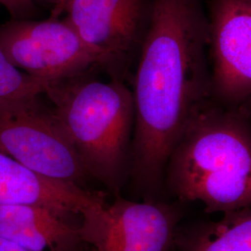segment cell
<instances>
[{
  "instance_id": "4fadbf2b",
  "label": "cell",
  "mask_w": 251,
  "mask_h": 251,
  "mask_svg": "<svg viewBox=\"0 0 251 251\" xmlns=\"http://www.w3.org/2000/svg\"><path fill=\"white\" fill-rule=\"evenodd\" d=\"M12 19H29L34 15L36 7L34 0H0Z\"/></svg>"
},
{
  "instance_id": "9a60e30c",
  "label": "cell",
  "mask_w": 251,
  "mask_h": 251,
  "mask_svg": "<svg viewBox=\"0 0 251 251\" xmlns=\"http://www.w3.org/2000/svg\"><path fill=\"white\" fill-rule=\"evenodd\" d=\"M49 2L52 9H51V15L50 18H59L61 15H63V6L65 3V0H45Z\"/></svg>"
},
{
  "instance_id": "3957f363",
  "label": "cell",
  "mask_w": 251,
  "mask_h": 251,
  "mask_svg": "<svg viewBox=\"0 0 251 251\" xmlns=\"http://www.w3.org/2000/svg\"><path fill=\"white\" fill-rule=\"evenodd\" d=\"M85 75L50 84L44 94L90 177L117 192L129 168L132 91L123 79L97 80Z\"/></svg>"
},
{
  "instance_id": "52a82bcc",
  "label": "cell",
  "mask_w": 251,
  "mask_h": 251,
  "mask_svg": "<svg viewBox=\"0 0 251 251\" xmlns=\"http://www.w3.org/2000/svg\"><path fill=\"white\" fill-rule=\"evenodd\" d=\"M207 23L212 99L240 106L251 94V0H212Z\"/></svg>"
},
{
  "instance_id": "30bf717a",
  "label": "cell",
  "mask_w": 251,
  "mask_h": 251,
  "mask_svg": "<svg viewBox=\"0 0 251 251\" xmlns=\"http://www.w3.org/2000/svg\"><path fill=\"white\" fill-rule=\"evenodd\" d=\"M0 237L31 251H78L84 236L81 225L45 206L0 205Z\"/></svg>"
},
{
  "instance_id": "7a4b0ae2",
  "label": "cell",
  "mask_w": 251,
  "mask_h": 251,
  "mask_svg": "<svg viewBox=\"0 0 251 251\" xmlns=\"http://www.w3.org/2000/svg\"><path fill=\"white\" fill-rule=\"evenodd\" d=\"M164 185L208 213L251 206V126L241 106L211 100L194 117L171 152Z\"/></svg>"
},
{
  "instance_id": "6da1fadb",
  "label": "cell",
  "mask_w": 251,
  "mask_h": 251,
  "mask_svg": "<svg viewBox=\"0 0 251 251\" xmlns=\"http://www.w3.org/2000/svg\"><path fill=\"white\" fill-rule=\"evenodd\" d=\"M133 80L129 173L138 188L164 185L171 152L212 99L208 23L200 0H153Z\"/></svg>"
},
{
  "instance_id": "9c48e42d",
  "label": "cell",
  "mask_w": 251,
  "mask_h": 251,
  "mask_svg": "<svg viewBox=\"0 0 251 251\" xmlns=\"http://www.w3.org/2000/svg\"><path fill=\"white\" fill-rule=\"evenodd\" d=\"M45 206L63 216H80L81 225L93 224L106 202L98 192L47 178L0 152V205Z\"/></svg>"
},
{
  "instance_id": "8992f818",
  "label": "cell",
  "mask_w": 251,
  "mask_h": 251,
  "mask_svg": "<svg viewBox=\"0 0 251 251\" xmlns=\"http://www.w3.org/2000/svg\"><path fill=\"white\" fill-rule=\"evenodd\" d=\"M149 11L146 0H65L63 14L111 78L123 79L142 44Z\"/></svg>"
},
{
  "instance_id": "8fae6325",
  "label": "cell",
  "mask_w": 251,
  "mask_h": 251,
  "mask_svg": "<svg viewBox=\"0 0 251 251\" xmlns=\"http://www.w3.org/2000/svg\"><path fill=\"white\" fill-rule=\"evenodd\" d=\"M176 242L180 251H251V206L199 225Z\"/></svg>"
},
{
  "instance_id": "2e32d148",
  "label": "cell",
  "mask_w": 251,
  "mask_h": 251,
  "mask_svg": "<svg viewBox=\"0 0 251 251\" xmlns=\"http://www.w3.org/2000/svg\"><path fill=\"white\" fill-rule=\"evenodd\" d=\"M244 111V114L247 117L249 124L251 126V94L247 98V100L243 102L242 105H240Z\"/></svg>"
},
{
  "instance_id": "5bb4252c",
  "label": "cell",
  "mask_w": 251,
  "mask_h": 251,
  "mask_svg": "<svg viewBox=\"0 0 251 251\" xmlns=\"http://www.w3.org/2000/svg\"><path fill=\"white\" fill-rule=\"evenodd\" d=\"M0 251H31L17 243L0 237Z\"/></svg>"
},
{
  "instance_id": "ba28073f",
  "label": "cell",
  "mask_w": 251,
  "mask_h": 251,
  "mask_svg": "<svg viewBox=\"0 0 251 251\" xmlns=\"http://www.w3.org/2000/svg\"><path fill=\"white\" fill-rule=\"evenodd\" d=\"M178 206L117 198L84 233L91 251H170L181 219Z\"/></svg>"
},
{
  "instance_id": "7c38bea8",
  "label": "cell",
  "mask_w": 251,
  "mask_h": 251,
  "mask_svg": "<svg viewBox=\"0 0 251 251\" xmlns=\"http://www.w3.org/2000/svg\"><path fill=\"white\" fill-rule=\"evenodd\" d=\"M49 85L20 70L0 50V104L44 94Z\"/></svg>"
},
{
  "instance_id": "277c9868",
  "label": "cell",
  "mask_w": 251,
  "mask_h": 251,
  "mask_svg": "<svg viewBox=\"0 0 251 251\" xmlns=\"http://www.w3.org/2000/svg\"><path fill=\"white\" fill-rule=\"evenodd\" d=\"M0 152L50 179L86 187L90 178L60 119L40 95L0 104Z\"/></svg>"
},
{
  "instance_id": "5b68a950",
  "label": "cell",
  "mask_w": 251,
  "mask_h": 251,
  "mask_svg": "<svg viewBox=\"0 0 251 251\" xmlns=\"http://www.w3.org/2000/svg\"><path fill=\"white\" fill-rule=\"evenodd\" d=\"M0 50L20 70L48 84L100 66L98 57L64 19H12L0 26Z\"/></svg>"
}]
</instances>
